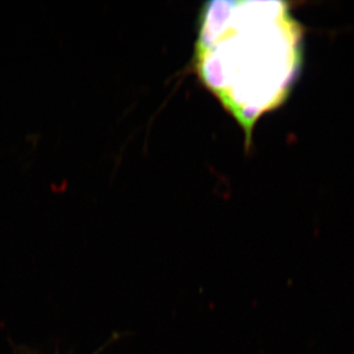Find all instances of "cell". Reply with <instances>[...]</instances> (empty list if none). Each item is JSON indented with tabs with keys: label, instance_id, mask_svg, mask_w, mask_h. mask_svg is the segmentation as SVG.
<instances>
[{
	"label": "cell",
	"instance_id": "cell-2",
	"mask_svg": "<svg viewBox=\"0 0 354 354\" xmlns=\"http://www.w3.org/2000/svg\"><path fill=\"white\" fill-rule=\"evenodd\" d=\"M127 333H114L113 335H111V339H109L108 342H106V344H104V346H101L99 349H97L95 353L93 354H101L102 351H104L108 346H111V344H114V342L120 341L121 337H125V335H127ZM17 354H37L32 353V351H29V349L26 348H20L19 351H17Z\"/></svg>",
	"mask_w": 354,
	"mask_h": 354
},
{
	"label": "cell",
	"instance_id": "cell-1",
	"mask_svg": "<svg viewBox=\"0 0 354 354\" xmlns=\"http://www.w3.org/2000/svg\"><path fill=\"white\" fill-rule=\"evenodd\" d=\"M295 31L285 4L209 1L198 22V78L243 129L278 106L295 70Z\"/></svg>",
	"mask_w": 354,
	"mask_h": 354
}]
</instances>
